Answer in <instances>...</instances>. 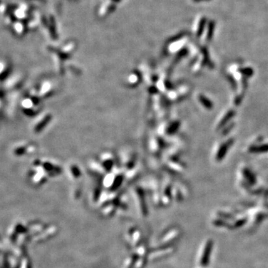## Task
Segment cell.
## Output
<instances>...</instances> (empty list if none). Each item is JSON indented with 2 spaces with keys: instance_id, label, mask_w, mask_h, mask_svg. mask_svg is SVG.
I'll use <instances>...</instances> for the list:
<instances>
[{
  "instance_id": "1",
  "label": "cell",
  "mask_w": 268,
  "mask_h": 268,
  "mask_svg": "<svg viewBox=\"0 0 268 268\" xmlns=\"http://www.w3.org/2000/svg\"><path fill=\"white\" fill-rule=\"evenodd\" d=\"M212 242L211 240H209L205 244L204 249H203V254H202L201 259V264L202 266H206L209 264V258H210L211 253H212Z\"/></svg>"
},
{
  "instance_id": "2",
  "label": "cell",
  "mask_w": 268,
  "mask_h": 268,
  "mask_svg": "<svg viewBox=\"0 0 268 268\" xmlns=\"http://www.w3.org/2000/svg\"><path fill=\"white\" fill-rule=\"evenodd\" d=\"M194 1H196V2H199V1H203V0H194Z\"/></svg>"
}]
</instances>
